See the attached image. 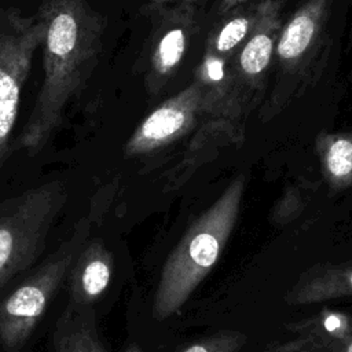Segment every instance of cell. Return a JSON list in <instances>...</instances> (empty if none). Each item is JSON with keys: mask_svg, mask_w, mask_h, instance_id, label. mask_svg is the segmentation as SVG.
I'll return each mask as SVG.
<instances>
[{"mask_svg": "<svg viewBox=\"0 0 352 352\" xmlns=\"http://www.w3.org/2000/svg\"><path fill=\"white\" fill-rule=\"evenodd\" d=\"M44 76L33 109L14 148L40 153L59 126L70 100L92 74L102 51L103 18L88 0H44Z\"/></svg>", "mask_w": 352, "mask_h": 352, "instance_id": "1", "label": "cell"}, {"mask_svg": "<svg viewBox=\"0 0 352 352\" xmlns=\"http://www.w3.org/2000/svg\"><path fill=\"white\" fill-rule=\"evenodd\" d=\"M243 186V177L234 180L169 253L154 293V319L177 314L216 267L235 227Z\"/></svg>", "mask_w": 352, "mask_h": 352, "instance_id": "2", "label": "cell"}, {"mask_svg": "<svg viewBox=\"0 0 352 352\" xmlns=\"http://www.w3.org/2000/svg\"><path fill=\"white\" fill-rule=\"evenodd\" d=\"M66 199V186L51 180L0 205V290L40 256Z\"/></svg>", "mask_w": 352, "mask_h": 352, "instance_id": "3", "label": "cell"}, {"mask_svg": "<svg viewBox=\"0 0 352 352\" xmlns=\"http://www.w3.org/2000/svg\"><path fill=\"white\" fill-rule=\"evenodd\" d=\"M91 216L76 223L70 236L11 294L0 302V342L22 346L47 311L91 232Z\"/></svg>", "mask_w": 352, "mask_h": 352, "instance_id": "4", "label": "cell"}, {"mask_svg": "<svg viewBox=\"0 0 352 352\" xmlns=\"http://www.w3.org/2000/svg\"><path fill=\"white\" fill-rule=\"evenodd\" d=\"M43 36L44 22L38 11L23 15L0 7V169L10 150L22 89Z\"/></svg>", "mask_w": 352, "mask_h": 352, "instance_id": "5", "label": "cell"}, {"mask_svg": "<svg viewBox=\"0 0 352 352\" xmlns=\"http://www.w3.org/2000/svg\"><path fill=\"white\" fill-rule=\"evenodd\" d=\"M201 98L199 88L191 85L164 102L140 122L125 144V153L128 155L144 154L184 135L195 121Z\"/></svg>", "mask_w": 352, "mask_h": 352, "instance_id": "6", "label": "cell"}, {"mask_svg": "<svg viewBox=\"0 0 352 352\" xmlns=\"http://www.w3.org/2000/svg\"><path fill=\"white\" fill-rule=\"evenodd\" d=\"M352 297V260L314 264L285 293L289 305H311Z\"/></svg>", "mask_w": 352, "mask_h": 352, "instance_id": "7", "label": "cell"}, {"mask_svg": "<svg viewBox=\"0 0 352 352\" xmlns=\"http://www.w3.org/2000/svg\"><path fill=\"white\" fill-rule=\"evenodd\" d=\"M113 267V254L103 241H87L69 271L73 305L87 307L98 300L111 280Z\"/></svg>", "mask_w": 352, "mask_h": 352, "instance_id": "8", "label": "cell"}, {"mask_svg": "<svg viewBox=\"0 0 352 352\" xmlns=\"http://www.w3.org/2000/svg\"><path fill=\"white\" fill-rule=\"evenodd\" d=\"M294 337L286 340L297 346H319L341 338L352 331V314L322 309L305 319L290 322L286 326Z\"/></svg>", "mask_w": 352, "mask_h": 352, "instance_id": "9", "label": "cell"}, {"mask_svg": "<svg viewBox=\"0 0 352 352\" xmlns=\"http://www.w3.org/2000/svg\"><path fill=\"white\" fill-rule=\"evenodd\" d=\"M322 7L320 0H312L289 21L276 47L282 60L296 62L307 52L318 32Z\"/></svg>", "mask_w": 352, "mask_h": 352, "instance_id": "10", "label": "cell"}, {"mask_svg": "<svg viewBox=\"0 0 352 352\" xmlns=\"http://www.w3.org/2000/svg\"><path fill=\"white\" fill-rule=\"evenodd\" d=\"M186 41V32L182 26L169 28L161 34L151 56L153 73L155 77L168 76L176 69L183 58Z\"/></svg>", "mask_w": 352, "mask_h": 352, "instance_id": "11", "label": "cell"}, {"mask_svg": "<svg viewBox=\"0 0 352 352\" xmlns=\"http://www.w3.org/2000/svg\"><path fill=\"white\" fill-rule=\"evenodd\" d=\"M55 352H89L85 329L84 311L78 307H69L59 319L55 334Z\"/></svg>", "mask_w": 352, "mask_h": 352, "instance_id": "12", "label": "cell"}, {"mask_svg": "<svg viewBox=\"0 0 352 352\" xmlns=\"http://www.w3.org/2000/svg\"><path fill=\"white\" fill-rule=\"evenodd\" d=\"M274 50V34L267 30H256L250 40L245 44L239 65L245 74L257 76L268 66Z\"/></svg>", "mask_w": 352, "mask_h": 352, "instance_id": "13", "label": "cell"}, {"mask_svg": "<svg viewBox=\"0 0 352 352\" xmlns=\"http://www.w3.org/2000/svg\"><path fill=\"white\" fill-rule=\"evenodd\" d=\"M324 166L336 184L352 182V139L334 138L324 150Z\"/></svg>", "mask_w": 352, "mask_h": 352, "instance_id": "14", "label": "cell"}, {"mask_svg": "<svg viewBox=\"0 0 352 352\" xmlns=\"http://www.w3.org/2000/svg\"><path fill=\"white\" fill-rule=\"evenodd\" d=\"M248 342V336L239 330H219L202 336L175 352H239Z\"/></svg>", "mask_w": 352, "mask_h": 352, "instance_id": "15", "label": "cell"}, {"mask_svg": "<svg viewBox=\"0 0 352 352\" xmlns=\"http://www.w3.org/2000/svg\"><path fill=\"white\" fill-rule=\"evenodd\" d=\"M250 26L252 21L248 15H239L230 19L217 34L216 50L219 52L231 51L246 37Z\"/></svg>", "mask_w": 352, "mask_h": 352, "instance_id": "16", "label": "cell"}, {"mask_svg": "<svg viewBox=\"0 0 352 352\" xmlns=\"http://www.w3.org/2000/svg\"><path fill=\"white\" fill-rule=\"evenodd\" d=\"M263 352H352V331L319 346H297L287 341L268 344Z\"/></svg>", "mask_w": 352, "mask_h": 352, "instance_id": "17", "label": "cell"}, {"mask_svg": "<svg viewBox=\"0 0 352 352\" xmlns=\"http://www.w3.org/2000/svg\"><path fill=\"white\" fill-rule=\"evenodd\" d=\"M84 329H85V340L88 345L89 352H106L102 342L99 341V337L95 331V323H94V315L88 312H84ZM125 352H143L142 348L138 344H131Z\"/></svg>", "mask_w": 352, "mask_h": 352, "instance_id": "18", "label": "cell"}, {"mask_svg": "<svg viewBox=\"0 0 352 352\" xmlns=\"http://www.w3.org/2000/svg\"><path fill=\"white\" fill-rule=\"evenodd\" d=\"M238 1H241V0H226V6L224 7H230V6H232V4H235V3H238Z\"/></svg>", "mask_w": 352, "mask_h": 352, "instance_id": "19", "label": "cell"}]
</instances>
